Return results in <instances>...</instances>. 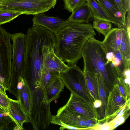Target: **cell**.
<instances>
[{
	"label": "cell",
	"instance_id": "1",
	"mask_svg": "<svg viewBox=\"0 0 130 130\" xmlns=\"http://www.w3.org/2000/svg\"><path fill=\"white\" fill-rule=\"evenodd\" d=\"M22 77L32 89L41 86L45 56L55 44V34L42 26L33 25L25 36Z\"/></svg>",
	"mask_w": 130,
	"mask_h": 130
},
{
	"label": "cell",
	"instance_id": "2",
	"mask_svg": "<svg viewBox=\"0 0 130 130\" xmlns=\"http://www.w3.org/2000/svg\"><path fill=\"white\" fill-rule=\"evenodd\" d=\"M96 35L92 24L71 22L55 34V45L62 60L69 66L76 64L87 41Z\"/></svg>",
	"mask_w": 130,
	"mask_h": 130
},
{
	"label": "cell",
	"instance_id": "3",
	"mask_svg": "<svg viewBox=\"0 0 130 130\" xmlns=\"http://www.w3.org/2000/svg\"><path fill=\"white\" fill-rule=\"evenodd\" d=\"M106 53L102 41L92 37L85 43L82 55L83 71L100 75L109 92L115 84L118 77L115 68L111 66V62H108L106 58Z\"/></svg>",
	"mask_w": 130,
	"mask_h": 130
},
{
	"label": "cell",
	"instance_id": "4",
	"mask_svg": "<svg viewBox=\"0 0 130 130\" xmlns=\"http://www.w3.org/2000/svg\"><path fill=\"white\" fill-rule=\"evenodd\" d=\"M31 90L32 106L29 122L34 130L44 129L48 127L52 119L50 103L47 100L44 87L40 86Z\"/></svg>",
	"mask_w": 130,
	"mask_h": 130
},
{
	"label": "cell",
	"instance_id": "5",
	"mask_svg": "<svg viewBox=\"0 0 130 130\" xmlns=\"http://www.w3.org/2000/svg\"><path fill=\"white\" fill-rule=\"evenodd\" d=\"M25 35L22 32L10 35L12 41L11 69L7 91L18 99L17 86L22 75Z\"/></svg>",
	"mask_w": 130,
	"mask_h": 130
},
{
	"label": "cell",
	"instance_id": "6",
	"mask_svg": "<svg viewBox=\"0 0 130 130\" xmlns=\"http://www.w3.org/2000/svg\"><path fill=\"white\" fill-rule=\"evenodd\" d=\"M57 0H3L0 9L35 15L54 8Z\"/></svg>",
	"mask_w": 130,
	"mask_h": 130
},
{
	"label": "cell",
	"instance_id": "7",
	"mask_svg": "<svg viewBox=\"0 0 130 130\" xmlns=\"http://www.w3.org/2000/svg\"><path fill=\"white\" fill-rule=\"evenodd\" d=\"M69 67L67 70L59 74L65 86L71 93L93 104L94 101L88 89L83 71L76 64Z\"/></svg>",
	"mask_w": 130,
	"mask_h": 130
},
{
	"label": "cell",
	"instance_id": "8",
	"mask_svg": "<svg viewBox=\"0 0 130 130\" xmlns=\"http://www.w3.org/2000/svg\"><path fill=\"white\" fill-rule=\"evenodd\" d=\"M106 52H119L124 59L130 63V38L124 26L111 29L102 41Z\"/></svg>",
	"mask_w": 130,
	"mask_h": 130
},
{
	"label": "cell",
	"instance_id": "9",
	"mask_svg": "<svg viewBox=\"0 0 130 130\" xmlns=\"http://www.w3.org/2000/svg\"><path fill=\"white\" fill-rule=\"evenodd\" d=\"M10 35L0 25V75L4 79L5 87L7 90L12 53Z\"/></svg>",
	"mask_w": 130,
	"mask_h": 130
},
{
	"label": "cell",
	"instance_id": "10",
	"mask_svg": "<svg viewBox=\"0 0 130 130\" xmlns=\"http://www.w3.org/2000/svg\"><path fill=\"white\" fill-rule=\"evenodd\" d=\"M62 122L69 126L86 130L98 124L99 121L81 115L73 110L66 104L59 108L56 115Z\"/></svg>",
	"mask_w": 130,
	"mask_h": 130
},
{
	"label": "cell",
	"instance_id": "11",
	"mask_svg": "<svg viewBox=\"0 0 130 130\" xmlns=\"http://www.w3.org/2000/svg\"><path fill=\"white\" fill-rule=\"evenodd\" d=\"M126 100L121 93L115 84L109 92L108 97L105 111V123L109 119H113L119 110L126 104L129 99Z\"/></svg>",
	"mask_w": 130,
	"mask_h": 130
},
{
	"label": "cell",
	"instance_id": "12",
	"mask_svg": "<svg viewBox=\"0 0 130 130\" xmlns=\"http://www.w3.org/2000/svg\"><path fill=\"white\" fill-rule=\"evenodd\" d=\"M66 104L74 111L88 118L98 120L99 115L93 104L71 93Z\"/></svg>",
	"mask_w": 130,
	"mask_h": 130
},
{
	"label": "cell",
	"instance_id": "13",
	"mask_svg": "<svg viewBox=\"0 0 130 130\" xmlns=\"http://www.w3.org/2000/svg\"><path fill=\"white\" fill-rule=\"evenodd\" d=\"M32 20L33 25L44 27L54 34L69 23L67 19L64 20L58 17L47 15L43 13L34 15Z\"/></svg>",
	"mask_w": 130,
	"mask_h": 130
},
{
	"label": "cell",
	"instance_id": "14",
	"mask_svg": "<svg viewBox=\"0 0 130 130\" xmlns=\"http://www.w3.org/2000/svg\"><path fill=\"white\" fill-rule=\"evenodd\" d=\"M17 91L18 99L29 117L31 112L32 106V90L28 82L21 76L18 80Z\"/></svg>",
	"mask_w": 130,
	"mask_h": 130
},
{
	"label": "cell",
	"instance_id": "15",
	"mask_svg": "<svg viewBox=\"0 0 130 130\" xmlns=\"http://www.w3.org/2000/svg\"><path fill=\"white\" fill-rule=\"evenodd\" d=\"M69 67L60 57L55 44L51 47L45 57L43 69L59 73L65 71Z\"/></svg>",
	"mask_w": 130,
	"mask_h": 130
},
{
	"label": "cell",
	"instance_id": "16",
	"mask_svg": "<svg viewBox=\"0 0 130 130\" xmlns=\"http://www.w3.org/2000/svg\"><path fill=\"white\" fill-rule=\"evenodd\" d=\"M7 112L19 130L24 129V123L29 122V117L21 106L19 100L9 98Z\"/></svg>",
	"mask_w": 130,
	"mask_h": 130
},
{
	"label": "cell",
	"instance_id": "17",
	"mask_svg": "<svg viewBox=\"0 0 130 130\" xmlns=\"http://www.w3.org/2000/svg\"><path fill=\"white\" fill-rule=\"evenodd\" d=\"M86 3L93 13L94 18L109 22L114 24L118 27L125 26L122 21L112 16L106 8L96 0H87Z\"/></svg>",
	"mask_w": 130,
	"mask_h": 130
},
{
	"label": "cell",
	"instance_id": "18",
	"mask_svg": "<svg viewBox=\"0 0 130 130\" xmlns=\"http://www.w3.org/2000/svg\"><path fill=\"white\" fill-rule=\"evenodd\" d=\"M94 19L93 13L86 2L74 10L67 19L69 22L82 23H89Z\"/></svg>",
	"mask_w": 130,
	"mask_h": 130
},
{
	"label": "cell",
	"instance_id": "19",
	"mask_svg": "<svg viewBox=\"0 0 130 130\" xmlns=\"http://www.w3.org/2000/svg\"><path fill=\"white\" fill-rule=\"evenodd\" d=\"M97 75L98 83L99 100L101 102V106L99 108V109L98 111L99 123L101 122H105L106 109L108 97L109 92L106 87L102 77L99 75Z\"/></svg>",
	"mask_w": 130,
	"mask_h": 130
},
{
	"label": "cell",
	"instance_id": "20",
	"mask_svg": "<svg viewBox=\"0 0 130 130\" xmlns=\"http://www.w3.org/2000/svg\"><path fill=\"white\" fill-rule=\"evenodd\" d=\"M64 86L62 80L58 76L44 87L47 102L51 103L59 98Z\"/></svg>",
	"mask_w": 130,
	"mask_h": 130
},
{
	"label": "cell",
	"instance_id": "21",
	"mask_svg": "<svg viewBox=\"0 0 130 130\" xmlns=\"http://www.w3.org/2000/svg\"><path fill=\"white\" fill-rule=\"evenodd\" d=\"M84 72L87 86L90 94L94 101L99 100L97 75L93 73L90 72Z\"/></svg>",
	"mask_w": 130,
	"mask_h": 130
},
{
	"label": "cell",
	"instance_id": "22",
	"mask_svg": "<svg viewBox=\"0 0 130 130\" xmlns=\"http://www.w3.org/2000/svg\"><path fill=\"white\" fill-rule=\"evenodd\" d=\"M92 25L94 29L104 37L110 31L112 26L111 23L96 18H94Z\"/></svg>",
	"mask_w": 130,
	"mask_h": 130
},
{
	"label": "cell",
	"instance_id": "23",
	"mask_svg": "<svg viewBox=\"0 0 130 130\" xmlns=\"http://www.w3.org/2000/svg\"><path fill=\"white\" fill-rule=\"evenodd\" d=\"M96 0L101 4L112 16L122 21L120 14L113 0Z\"/></svg>",
	"mask_w": 130,
	"mask_h": 130
},
{
	"label": "cell",
	"instance_id": "24",
	"mask_svg": "<svg viewBox=\"0 0 130 130\" xmlns=\"http://www.w3.org/2000/svg\"><path fill=\"white\" fill-rule=\"evenodd\" d=\"M22 14L20 12L0 9V25L10 22Z\"/></svg>",
	"mask_w": 130,
	"mask_h": 130
},
{
	"label": "cell",
	"instance_id": "25",
	"mask_svg": "<svg viewBox=\"0 0 130 130\" xmlns=\"http://www.w3.org/2000/svg\"><path fill=\"white\" fill-rule=\"evenodd\" d=\"M59 74L43 69L41 76V86L44 87L49 84L56 78L59 76Z\"/></svg>",
	"mask_w": 130,
	"mask_h": 130
},
{
	"label": "cell",
	"instance_id": "26",
	"mask_svg": "<svg viewBox=\"0 0 130 130\" xmlns=\"http://www.w3.org/2000/svg\"><path fill=\"white\" fill-rule=\"evenodd\" d=\"M115 84L123 97L126 100L130 99V85L125 82L124 78L118 77Z\"/></svg>",
	"mask_w": 130,
	"mask_h": 130
},
{
	"label": "cell",
	"instance_id": "27",
	"mask_svg": "<svg viewBox=\"0 0 130 130\" xmlns=\"http://www.w3.org/2000/svg\"><path fill=\"white\" fill-rule=\"evenodd\" d=\"M87 0H63L64 8L72 12L75 9L84 4Z\"/></svg>",
	"mask_w": 130,
	"mask_h": 130
},
{
	"label": "cell",
	"instance_id": "28",
	"mask_svg": "<svg viewBox=\"0 0 130 130\" xmlns=\"http://www.w3.org/2000/svg\"><path fill=\"white\" fill-rule=\"evenodd\" d=\"M117 6L124 26L126 27V14L127 10L125 0H113Z\"/></svg>",
	"mask_w": 130,
	"mask_h": 130
},
{
	"label": "cell",
	"instance_id": "29",
	"mask_svg": "<svg viewBox=\"0 0 130 130\" xmlns=\"http://www.w3.org/2000/svg\"><path fill=\"white\" fill-rule=\"evenodd\" d=\"M13 121L9 113L0 107V130L3 129Z\"/></svg>",
	"mask_w": 130,
	"mask_h": 130
},
{
	"label": "cell",
	"instance_id": "30",
	"mask_svg": "<svg viewBox=\"0 0 130 130\" xmlns=\"http://www.w3.org/2000/svg\"><path fill=\"white\" fill-rule=\"evenodd\" d=\"M51 123L59 125L60 126L59 129L63 130L65 129L73 130H85V128H81L71 126L66 124L61 121L56 116V115L52 116Z\"/></svg>",
	"mask_w": 130,
	"mask_h": 130
},
{
	"label": "cell",
	"instance_id": "31",
	"mask_svg": "<svg viewBox=\"0 0 130 130\" xmlns=\"http://www.w3.org/2000/svg\"><path fill=\"white\" fill-rule=\"evenodd\" d=\"M114 123L107 122L103 124H98L94 127L90 128L89 130H111L115 129Z\"/></svg>",
	"mask_w": 130,
	"mask_h": 130
},
{
	"label": "cell",
	"instance_id": "32",
	"mask_svg": "<svg viewBox=\"0 0 130 130\" xmlns=\"http://www.w3.org/2000/svg\"><path fill=\"white\" fill-rule=\"evenodd\" d=\"M9 103V98L0 91V107L7 112V108Z\"/></svg>",
	"mask_w": 130,
	"mask_h": 130
},
{
	"label": "cell",
	"instance_id": "33",
	"mask_svg": "<svg viewBox=\"0 0 130 130\" xmlns=\"http://www.w3.org/2000/svg\"><path fill=\"white\" fill-rule=\"evenodd\" d=\"M106 57L108 61L109 62H111L115 57V56L112 52H110L106 53Z\"/></svg>",
	"mask_w": 130,
	"mask_h": 130
},
{
	"label": "cell",
	"instance_id": "34",
	"mask_svg": "<svg viewBox=\"0 0 130 130\" xmlns=\"http://www.w3.org/2000/svg\"><path fill=\"white\" fill-rule=\"evenodd\" d=\"M101 105V102L99 100H96L94 101L93 103V105L95 108H99Z\"/></svg>",
	"mask_w": 130,
	"mask_h": 130
},
{
	"label": "cell",
	"instance_id": "35",
	"mask_svg": "<svg viewBox=\"0 0 130 130\" xmlns=\"http://www.w3.org/2000/svg\"><path fill=\"white\" fill-rule=\"evenodd\" d=\"M6 90L7 91V89L3 84L0 82V91L4 94L7 95L6 93Z\"/></svg>",
	"mask_w": 130,
	"mask_h": 130
},
{
	"label": "cell",
	"instance_id": "36",
	"mask_svg": "<svg viewBox=\"0 0 130 130\" xmlns=\"http://www.w3.org/2000/svg\"><path fill=\"white\" fill-rule=\"evenodd\" d=\"M3 0H0V2Z\"/></svg>",
	"mask_w": 130,
	"mask_h": 130
}]
</instances>
